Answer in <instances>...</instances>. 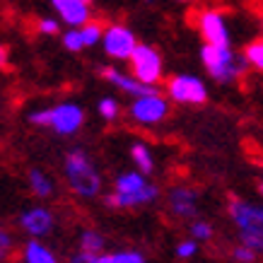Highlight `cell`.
I'll return each mask as SVG.
<instances>
[{
	"instance_id": "13",
	"label": "cell",
	"mask_w": 263,
	"mask_h": 263,
	"mask_svg": "<svg viewBox=\"0 0 263 263\" xmlns=\"http://www.w3.org/2000/svg\"><path fill=\"white\" fill-rule=\"evenodd\" d=\"M102 75L111 82L119 92L130 95V97H140V95H147V92H155V89H157V87H150V85H143V82L136 80L130 72H123V70H119V68H104Z\"/></svg>"
},
{
	"instance_id": "33",
	"label": "cell",
	"mask_w": 263,
	"mask_h": 263,
	"mask_svg": "<svg viewBox=\"0 0 263 263\" xmlns=\"http://www.w3.org/2000/svg\"><path fill=\"white\" fill-rule=\"evenodd\" d=\"M147 3H152V0H147Z\"/></svg>"
},
{
	"instance_id": "9",
	"label": "cell",
	"mask_w": 263,
	"mask_h": 263,
	"mask_svg": "<svg viewBox=\"0 0 263 263\" xmlns=\"http://www.w3.org/2000/svg\"><path fill=\"white\" fill-rule=\"evenodd\" d=\"M167 97L176 104H205L208 87L196 75H174L167 82Z\"/></svg>"
},
{
	"instance_id": "34",
	"label": "cell",
	"mask_w": 263,
	"mask_h": 263,
	"mask_svg": "<svg viewBox=\"0 0 263 263\" xmlns=\"http://www.w3.org/2000/svg\"><path fill=\"white\" fill-rule=\"evenodd\" d=\"M181 3H183V0H181Z\"/></svg>"
},
{
	"instance_id": "23",
	"label": "cell",
	"mask_w": 263,
	"mask_h": 263,
	"mask_svg": "<svg viewBox=\"0 0 263 263\" xmlns=\"http://www.w3.org/2000/svg\"><path fill=\"white\" fill-rule=\"evenodd\" d=\"M97 111H99V116H102L104 121H116L121 114V106L114 97H102L99 104H97Z\"/></svg>"
},
{
	"instance_id": "30",
	"label": "cell",
	"mask_w": 263,
	"mask_h": 263,
	"mask_svg": "<svg viewBox=\"0 0 263 263\" xmlns=\"http://www.w3.org/2000/svg\"><path fill=\"white\" fill-rule=\"evenodd\" d=\"M5 58H8V53H5V48H3V46H0V65H3V63H5Z\"/></svg>"
},
{
	"instance_id": "8",
	"label": "cell",
	"mask_w": 263,
	"mask_h": 263,
	"mask_svg": "<svg viewBox=\"0 0 263 263\" xmlns=\"http://www.w3.org/2000/svg\"><path fill=\"white\" fill-rule=\"evenodd\" d=\"M138 46L136 34L130 32L123 24H109L102 34V48L104 53L114 61H128L133 56V51Z\"/></svg>"
},
{
	"instance_id": "28",
	"label": "cell",
	"mask_w": 263,
	"mask_h": 263,
	"mask_svg": "<svg viewBox=\"0 0 263 263\" xmlns=\"http://www.w3.org/2000/svg\"><path fill=\"white\" fill-rule=\"evenodd\" d=\"M58 29H61V24L53 20V17H44L39 22V32L46 34V36H53V34H58Z\"/></svg>"
},
{
	"instance_id": "12",
	"label": "cell",
	"mask_w": 263,
	"mask_h": 263,
	"mask_svg": "<svg viewBox=\"0 0 263 263\" xmlns=\"http://www.w3.org/2000/svg\"><path fill=\"white\" fill-rule=\"evenodd\" d=\"M198 29L203 34L205 44L213 46H230V29H227V20L222 17V12L217 10H205L198 17Z\"/></svg>"
},
{
	"instance_id": "18",
	"label": "cell",
	"mask_w": 263,
	"mask_h": 263,
	"mask_svg": "<svg viewBox=\"0 0 263 263\" xmlns=\"http://www.w3.org/2000/svg\"><path fill=\"white\" fill-rule=\"evenodd\" d=\"M130 160H133L138 172H143L145 176H150L152 172H155V167H157V164H155V155H152V150L145 143L130 145Z\"/></svg>"
},
{
	"instance_id": "29",
	"label": "cell",
	"mask_w": 263,
	"mask_h": 263,
	"mask_svg": "<svg viewBox=\"0 0 263 263\" xmlns=\"http://www.w3.org/2000/svg\"><path fill=\"white\" fill-rule=\"evenodd\" d=\"M65 263H97V254H89V251H75V254L68 258Z\"/></svg>"
},
{
	"instance_id": "27",
	"label": "cell",
	"mask_w": 263,
	"mask_h": 263,
	"mask_svg": "<svg viewBox=\"0 0 263 263\" xmlns=\"http://www.w3.org/2000/svg\"><path fill=\"white\" fill-rule=\"evenodd\" d=\"M63 46L68 48V51H72V53L82 51V48H85V44H82L80 29H68V32L63 34Z\"/></svg>"
},
{
	"instance_id": "31",
	"label": "cell",
	"mask_w": 263,
	"mask_h": 263,
	"mask_svg": "<svg viewBox=\"0 0 263 263\" xmlns=\"http://www.w3.org/2000/svg\"><path fill=\"white\" fill-rule=\"evenodd\" d=\"M258 196H261V200H263V179L258 181Z\"/></svg>"
},
{
	"instance_id": "15",
	"label": "cell",
	"mask_w": 263,
	"mask_h": 263,
	"mask_svg": "<svg viewBox=\"0 0 263 263\" xmlns=\"http://www.w3.org/2000/svg\"><path fill=\"white\" fill-rule=\"evenodd\" d=\"M22 263H61V258L44 239H27L22 247Z\"/></svg>"
},
{
	"instance_id": "11",
	"label": "cell",
	"mask_w": 263,
	"mask_h": 263,
	"mask_svg": "<svg viewBox=\"0 0 263 263\" xmlns=\"http://www.w3.org/2000/svg\"><path fill=\"white\" fill-rule=\"evenodd\" d=\"M167 208L174 217H179V220H189V222H191L193 217H198L200 196L193 186L176 183V186H169V191H167Z\"/></svg>"
},
{
	"instance_id": "22",
	"label": "cell",
	"mask_w": 263,
	"mask_h": 263,
	"mask_svg": "<svg viewBox=\"0 0 263 263\" xmlns=\"http://www.w3.org/2000/svg\"><path fill=\"white\" fill-rule=\"evenodd\" d=\"M244 58L251 68H256L258 72H263V39H256L254 44H249L244 51Z\"/></svg>"
},
{
	"instance_id": "20",
	"label": "cell",
	"mask_w": 263,
	"mask_h": 263,
	"mask_svg": "<svg viewBox=\"0 0 263 263\" xmlns=\"http://www.w3.org/2000/svg\"><path fill=\"white\" fill-rule=\"evenodd\" d=\"M213 234H215V227L208 222V220H200V217H193L191 222H189V237L196 239L198 244H205V241L213 239Z\"/></svg>"
},
{
	"instance_id": "19",
	"label": "cell",
	"mask_w": 263,
	"mask_h": 263,
	"mask_svg": "<svg viewBox=\"0 0 263 263\" xmlns=\"http://www.w3.org/2000/svg\"><path fill=\"white\" fill-rule=\"evenodd\" d=\"M78 244H80L82 251H89V254H102L104 247H106V239H104L102 232H97V230H82L80 237H78Z\"/></svg>"
},
{
	"instance_id": "3",
	"label": "cell",
	"mask_w": 263,
	"mask_h": 263,
	"mask_svg": "<svg viewBox=\"0 0 263 263\" xmlns=\"http://www.w3.org/2000/svg\"><path fill=\"white\" fill-rule=\"evenodd\" d=\"M227 215L239 232V244L263 254V203H251L244 198L227 200Z\"/></svg>"
},
{
	"instance_id": "16",
	"label": "cell",
	"mask_w": 263,
	"mask_h": 263,
	"mask_svg": "<svg viewBox=\"0 0 263 263\" xmlns=\"http://www.w3.org/2000/svg\"><path fill=\"white\" fill-rule=\"evenodd\" d=\"M27 181H29V191H32L34 198L46 200V198H51V196L56 193V183H53V179H51L44 169H36V167L29 169Z\"/></svg>"
},
{
	"instance_id": "14",
	"label": "cell",
	"mask_w": 263,
	"mask_h": 263,
	"mask_svg": "<svg viewBox=\"0 0 263 263\" xmlns=\"http://www.w3.org/2000/svg\"><path fill=\"white\" fill-rule=\"evenodd\" d=\"M51 5L56 8L65 24H70V29H78L89 22V5L82 0H51Z\"/></svg>"
},
{
	"instance_id": "32",
	"label": "cell",
	"mask_w": 263,
	"mask_h": 263,
	"mask_svg": "<svg viewBox=\"0 0 263 263\" xmlns=\"http://www.w3.org/2000/svg\"><path fill=\"white\" fill-rule=\"evenodd\" d=\"M82 3H87V5H89V3H92V0H82Z\"/></svg>"
},
{
	"instance_id": "5",
	"label": "cell",
	"mask_w": 263,
	"mask_h": 263,
	"mask_svg": "<svg viewBox=\"0 0 263 263\" xmlns=\"http://www.w3.org/2000/svg\"><path fill=\"white\" fill-rule=\"evenodd\" d=\"M200 61L205 65L208 75L217 82H232L237 80L244 68H247V58L237 56L232 46H213V44H205L200 48Z\"/></svg>"
},
{
	"instance_id": "1",
	"label": "cell",
	"mask_w": 263,
	"mask_h": 263,
	"mask_svg": "<svg viewBox=\"0 0 263 263\" xmlns=\"http://www.w3.org/2000/svg\"><path fill=\"white\" fill-rule=\"evenodd\" d=\"M157 198H160V186L152 183L143 172L130 169L116 176L114 191L104 196V205L109 210H133L140 205H150Z\"/></svg>"
},
{
	"instance_id": "6",
	"label": "cell",
	"mask_w": 263,
	"mask_h": 263,
	"mask_svg": "<svg viewBox=\"0 0 263 263\" xmlns=\"http://www.w3.org/2000/svg\"><path fill=\"white\" fill-rule=\"evenodd\" d=\"M128 116L136 123H140V126H157L169 116L167 97H162L160 89L133 97V102L128 104Z\"/></svg>"
},
{
	"instance_id": "26",
	"label": "cell",
	"mask_w": 263,
	"mask_h": 263,
	"mask_svg": "<svg viewBox=\"0 0 263 263\" xmlns=\"http://www.w3.org/2000/svg\"><path fill=\"white\" fill-rule=\"evenodd\" d=\"M12 251H15V237H12V232L0 227V263L5 261V258H10Z\"/></svg>"
},
{
	"instance_id": "4",
	"label": "cell",
	"mask_w": 263,
	"mask_h": 263,
	"mask_svg": "<svg viewBox=\"0 0 263 263\" xmlns=\"http://www.w3.org/2000/svg\"><path fill=\"white\" fill-rule=\"evenodd\" d=\"M29 121L39 128H48L58 136H75L85 123V111L80 104L72 102H61L56 106L48 109H39V111L29 114Z\"/></svg>"
},
{
	"instance_id": "25",
	"label": "cell",
	"mask_w": 263,
	"mask_h": 263,
	"mask_svg": "<svg viewBox=\"0 0 263 263\" xmlns=\"http://www.w3.org/2000/svg\"><path fill=\"white\" fill-rule=\"evenodd\" d=\"M232 261L234 263H256L258 261V254H256L254 249L244 247V244H237V247L232 249Z\"/></svg>"
},
{
	"instance_id": "17",
	"label": "cell",
	"mask_w": 263,
	"mask_h": 263,
	"mask_svg": "<svg viewBox=\"0 0 263 263\" xmlns=\"http://www.w3.org/2000/svg\"><path fill=\"white\" fill-rule=\"evenodd\" d=\"M97 263H147V256L138 249H119L97 254Z\"/></svg>"
},
{
	"instance_id": "10",
	"label": "cell",
	"mask_w": 263,
	"mask_h": 263,
	"mask_svg": "<svg viewBox=\"0 0 263 263\" xmlns=\"http://www.w3.org/2000/svg\"><path fill=\"white\" fill-rule=\"evenodd\" d=\"M17 224L29 239H44L56 227V215L46 205H29L20 213Z\"/></svg>"
},
{
	"instance_id": "21",
	"label": "cell",
	"mask_w": 263,
	"mask_h": 263,
	"mask_svg": "<svg viewBox=\"0 0 263 263\" xmlns=\"http://www.w3.org/2000/svg\"><path fill=\"white\" fill-rule=\"evenodd\" d=\"M80 29V36H82V44H85V48L89 46H95V44H102V24H97V22H87V24H82V27H78Z\"/></svg>"
},
{
	"instance_id": "7",
	"label": "cell",
	"mask_w": 263,
	"mask_h": 263,
	"mask_svg": "<svg viewBox=\"0 0 263 263\" xmlns=\"http://www.w3.org/2000/svg\"><path fill=\"white\" fill-rule=\"evenodd\" d=\"M128 61H130V75L136 80H140L143 85H150V87H157V82L164 75V63L155 48L147 44H138Z\"/></svg>"
},
{
	"instance_id": "2",
	"label": "cell",
	"mask_w": 263,
	"mask_h": 263,
	"mask_svg": "<svg viewBox=\"0 0 263 263\" xmlns=\"http://www.w3.org/2000/svg\"><path fill=\"white\" fill-rule=\"evenodd\" d=\"M63 176L65 183L78 198L82 200H92L97 196H102L104 181L99 169L95 167V162L89 160V155L80 147H75L65 155L63 160Z\"/></svg>"
},
{
	"instance_id": "24",
	"label": "cell",
	"mask_w": 263,
	"mask_h": 263,
	"mask_svg": "<svg viewBox=\"0 0 263 263\" xmlns=\"http://www.w3.org/2000/svg\"><path fill=\"white\" fill-rule=\"evenodd\" d=\"M198 247H200V244L196 239L186 237V239H181L174 247V254H176V258H179V261H191L193 256L198 254Z\"/></svg>"
}]
</instances>
